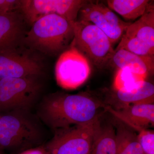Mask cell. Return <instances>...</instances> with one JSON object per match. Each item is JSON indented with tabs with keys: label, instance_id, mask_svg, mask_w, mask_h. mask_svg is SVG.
<instances>
[{
	"label": "cell",
	"instance_id": "8fae6325",
	"mask_svg": "<svg viewBox=\"0 0 154 154\" xmlns=\"http://www.w3.org/2000/svg\"><path fill=\"white\" fill-rule=\"evenodd\" d=\"M42 74L41 65L29 56L19 54L16 51L0 53V79L39 76Z\"/></svg>",
	"mask_w": 154,
	"mask_h": 154
},
{
	"label": "cell",
	"instance_id": "9c48e42d",
	"mask_svg": "<svg viewBox=\"0 0 154 154\" xmlns=\"http://www.w3.org/2000/svg\"><path fill=\"white\" fill-rule=\"evenodd\" d=\"M89 1L85 0H23L19 8L25 20L32 25L42 17L56 14L71 22L77 20L80 10Z\"/></svg>",
	"mask_w": 154,
	"mask_h": 154
},
{
	"label": "cell",
	"instance_id": "4fadbf2b",
	"mask_svg": "<svg viewBox=\"0 0 154 154\" xmlns=\"http://www.w3.org/2000/svg\"><path fill=\"white\" fill-rule=\"evenodd\" d=\"M105 109L138 132L154 127V104L130 105L119 109H113L107 105Z\"/></svg>",
	"mask_w": 154,
	"mask_h": 154
},
{
	"label": "cell",
	"instance_id": "7a4b0ae2",
	"mask_svg": "<svg viewBox=\"0 0 154 154\" xmlns=\"http://www.w3.org/2000/svg\"><path fill=\"white\" fill-rule=\"evenodd\" d=\"M41 122L30 110H13L1 115L0 150L22 152L43 145L45 133Z\"/></svg>",
	"mask_w": 154,
	"mask_h": 154
},
{
	"label": "cell",
	"instance_id": "e0dca14e",
	"mask_svg": "<svg viewBox=\"0 0 154 154\" xmlns=\"http://www.w3.org/2000/svg\"><path fill=\"white\" fill-rule=\"evenodd\" d=\"M115 128L112 123L96 127L91 154H116Z\"/></svg>",
	"mask_w": 154,
	"mask_h": 154
},
{
	"label": "cell",
	"instance_id": "5b68a950",
	"mask_svg": "<svg viewBox=\"0 0 154 154\" xmlns=\"http://www.w3.org/2000/svg\"><path fill=\"white\" fill-rule=\"evenodd\" d=\"M39 76L8 78L0 79V112L30 110L42 88Z\"/></svg>",
	"mask_w": 154,
	"mask_h": 154
},
{
	"label": "cell",
	"instance_id": "603a6c76",
	"mask_svg": "<svg viewBox=\"0 0 154 154\" xmlns=\"http://www.w3.org/2000/svg\"><path fill=\"white\" fill-rule=\"evenodd\" d=\"M0 154H4V151H3L0 150Z\"/></svg>",
	"mask_w": 154,
	"mask_h": 154
},
{
	"label": "cell",
	"instance_id": "d4e9b609",
	"mask_svg": "<svg viewBox=\"0 0 154 154\" xmlns=\"http://www.w3.org/2000/svg\"></svg>",
	"mask_w": 154,
	"mask_h": 154
},
{
	"label": "cell",
	"instance_id": "ba28073f",
	"mask_svg": "<svg viewBox=\"0 0 154 154\" xmlns=\"http://www.w3.org/2000/svg\"><path fill=\"white\" fill-rule=\"evenodd\" d=\"M65 51L58 59L55 68L57 82L66 90L77 89L85 82L91 75L90 61L75 46Z\"/></svg>",
	"mask_w": 154,
	"mask_h": 154
},
{
	"label": "cell",
	"instance_id": "9a60e30c",
	"mask_svg": "<svg viewBox=\"0 0 154 154\" xmlns=\"http://www.w3.org/2000/svg\"><path fill=\"white\" fill-rule=\"evenodd\" d=\"M111 61L117 69L127 68L145 80L154 73V57L137 55L125 50L119 49L115 51Z\"/></svg>",
	"mask_w": 154,
	"mask_h": 154
},
{
	"label": "cell",
	"instance_id": "7c38bea8",
	"mask_svg": "<svg viewBox=\"0 0 154 154\" xmlns=\"http://www.w3.org/2000/svg\"><path fill=\"white\" fill-rule=\"evenodd\" d=\"M154 85L143 80L114 91L108 102L113 105L114 108H111L119 109L130 105L154 104Z\"/></svg>",
	"mask_w": 154,
	"mask_h": 154
},
{
	"label": "cell",
	"instance_id": "52a82bcc",
	"mask_svg": "<svg viewBox=\"0 0 154 154\" xmlns=\"http://www.w3.org/2000/svg\"><path fill=\"white\" fill-rule=\"evenodd\" d=\"M124 49L137 55L154 57V6L129 25L114 51Z\"/></svg>",
	"mask_w": 154,
	"mask_h": 154
},
{
	"label": "cell",
	"instance_id": "d6986e66",
	"mask_svg": "<svg viewBox=\"0 0 154 154\" xmlns=\"http://www.w3.org/2000/svg\"><path fill=\"white\" fill-rule=\"evenodd\" d=\"M143 80H146L142 77L134 74L127 68L117 69L113 82V90L118 91Z\"/></svg>",
	"mask_w": 154,
	"mask_h": 154
},
{
	"label": "cell",
	"instance_id": "3957f363",
	"mask_svg": "<svg viewBox=\"0 0 154 154\" xmlns=\"http://www.w3.org/2000/svg\"><path fill=\"white\" fill-rule=\"evenodd\" d=\"M72 23L56 14L42 17L32 24L25 37V42L42 52L57 53L73 39Z\"/></svg>",
	"mask_w": 154,
	"mask_h": 154
},
{
	"label": "cell",
	"instance_id": "7402d4cb",
	"mask_svg": "<svg viewBox=\"0 0 154 154\" xmlns=\"http://www.w3.org/2000/svg\"><path fill=\"white\" fill-rule=\"evenodd\" d=\"M19 154H48L45 148L44 145L39 146L23 151Z\"/></svg>",
	"mask_w": 154,
	"mask_h": 154
},
{
	"label": "cell",
	"instance_id": "5bb4252c",
	"mask_svg": "<svg viewBox=\"0 0 154 154\" xmlns=\"http://www.w3.org/2000/svg\"><path fill=\"white\" fill-rule=\"evenodd\" d=\"M23 25L18 12L0 13V53L16 51L23 36Z\"/></svg>",
	"mask_w": 154,
	"mask_h": 154
},
{
	"label": "cell",
	"instance_id": "cb8c5ba5",
	"mask_svg": "<svg viewBox=\"0 0 154 154\" xmlns=\"http://www.w3.org/2000/svg\"><path fill=\"white\" fill-rule=\"evenodd\" d=\"M1 115H0V118H1Z\"/></svg>",
	"mask_w": 154,
	"mask_h": 154
},
{
	"label": "cell",
	"instance_id": "30bf717a",
	"mask_svg": "<svg viewBox=\"0 0 154 154\" xmlns=\"http://www.w3.org/2000/svg\"><path fill=\"white\" fill-rule=\"evenodd\" d=\"M79 20L91 22L103 31L114 44L131 24L124 22L108 7L102 3L89 1L80 10Z\"/></svg>",
	"mask_w": 154,
	"mask_h": 154
},
{
	"label": "cell",
	"instance_id": "6da1fadb",
	"mask_svg": "<svg viewBox=\"0 0 154 154\" xmlns=\"http://www.w3.org/2000/svg\"><path fill=\"white\" fill-rule=\"evenodd\" d=\"M38 105L37 117L53 131L95 123L99 120V110L107 105L85 93L52 94L44 98Z\"/></svg>",
	"mask_w": 154,
	"mask_h": 154
},
{
	"label": "cell",
	"instance_id": "277c9868",
	"mask_svg": "<svg viewBox=\"0 0 154 154\" xmlns=\"http://www.w3.org/2000/svg\"><path fill=\"white\" fill-rule=\"evenodd\" d=\"M75 46L92 63L102 68L115 53L110 39L91 22L77 20L72 23Z\"/></svg>",
	"mask_w": 154,
	"mask_h": 154
},
{
	"label": "cell",
	"instance_id": "2e32d148",
	"mask_svg": "<svg viewBox=\"0 0 154 154\" xmlns=\"http://www.w3.org/2000/svg\"><path fill=\"white\" fill-rule=\"evenodd\" d=\"M116 154H143L135 131L117 119L115 124Z\"/></svg>",
	"mask_w": 154,
	"mask_h": 154
},
{
	"label": "cell",
	"instance_id": "44dd1931",
	"mask_svg": "<svg viewBox=\"0 0 154 154\" xmlns=\"http://www.w3.org/2000/svg\"><path fill=\"white\" fill-rule=\"evenodd\" d=\"M20 1L0 0V13H7L14 11L20 7Z\"/></svg>",
	"mask_w": 154,
	"mask_h": 154
},
{
	"label": "cell",
	"instance_id": "ffe728a7",
	"mask_svg": "<svg viewBox=\"0 0 154 154\" xmlns=\"http://www.w3.org/2000/svg\"><path fill=\"white\" fill-rule=\"evenodd\" d=\"M138 132V140L143 154H154V131L146 129Z\"/></svg>",
	"mask_w": 154,
	"mask_h": 154
},
{
	"label": "cell",
	"instance_id": "8992f818",
	"mask_svg": "<svg viewBox=\"0 0 154 154\" xmlns=\"http://www.w3.org/2000/svg\"><path fill=\"white\" fill-rule=\"evenodd\" d=\"M99 121L87 125H73L54 131L52 138L44 145L49 154H91Z\"/></svg>",
	"mask_w": 154,
	"mask_h": 154
},
{
	"label": "cell",
	"instance_id": "ac0fdd59",
	"mask_svg": "<svg viewBox=\"0 0 154 154\" xmlns=\"http://www.w3.org/2000/svg\"><path fill=\"white\" fill-rule=\"evenodd\" d=\"M107 3L110 10L129 20L140 18L151 4L149 0H108Z\"/></svg>",
	"mask_w": 154,
	"mask_h": 154
}]
</instances>
